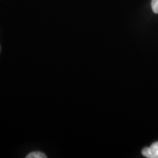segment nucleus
<instances>
[{"label":"nucleus","mask_w":158,"mask_h":158,"mask_svg":"<svg viewBox=\"0 0 158 158\" xmlns=\"http://www.w3.org/2000/svg\"><path fill=\"white\" fill-rule=\"evenodd\" d=\"M142 155L148 158H158V141L153 143L149 147L144 148Z\"/></svg>","instance_id":"1"},{"label":"nucleus","mask_w":158,"mask_h":158,"mask_svg":"<svg viewBox=\"0 0 158 158\" xmlns=\"http://www.w3.org/2000/svg\"><path fill=\"white\" fill-rule=\"evenodd\" d=\"M27 158H46L47 156L44 153L40 152H34L29 154L27 156Z\"/></svg>","instance_id":"2"},{"label":"nucleus","mask_w":158,"mask_h":158,"mask_svg":"<svg viewBox=\"0 0 158 158\" xmlns=\"http://www.w3.org/2000/svg\"><path fill=\"white\" fill-rule=\"evenodd\" d=\"M152 9L156 14H158V0H152Z\"/></svg>","instance_id":"3"}]
</instances>
